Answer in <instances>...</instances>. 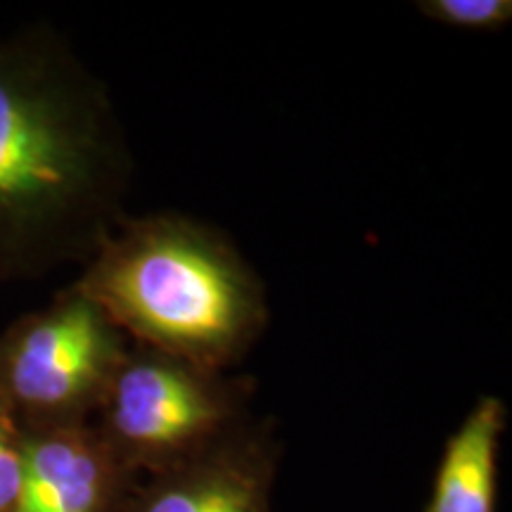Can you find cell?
<instances>
[{"label": "cell", "instance_id": "6da1fadb", "mask_svg": "<svg viewBox=\"0 0 512 512\" xmlns=\"http://www.w3.org/2000/svg\"><path fill=\"white\" fill-rule=\"evenodd\" d=\"M131 171L107 88L60 36L0 41V280L86 264L126 219Z\"/></svg>", "mask_w": 512, "mask_h": 512}, {"label": "cell", "instance_id": "7a4b0ae2", "mask_svg": "<svg viewBox=\"0 0 512 512\" xmlns=\"http://www.w3.org/2000/svg\"><path fill=\"white\" fill-rule=\"evenodd\" d=\"M128 342L226 373L268 325L266 290L221 230L183 214L126 219L72 283Z\"/></svg>", "mask_w": 512, "mask_h": 512}, {"label": "cell", "instance_id": "3957f363", "mask_svg": "<svg viewBox=\"0 0 512 512\" xmlns=\"http://www.w3.org/2000/svg\"><path fill=\"white\" fill-rule=\"evenodd\" d=\"M254 384L131 344L93 427L133 475L200 456L254 418Z\"/></svg>", "mask_w": 512, "mask_h": 512}, {"label": "cell", "instance_id": "277c9868", "mask_svg": "<svg viewBox=\"0 0 512 512\" xmlns=\"http://www.w3.org/2000/svg\"><path fill=\"white\" fill-rule=\"evenodd\" d=\"M128 347L112 318L69 285L0 335V403L24 432L91 422Z\"/></svg>", "mask_w": 512, "mask_h": 512}, {"label": "cell", "instance_id": "5b68a950", "mask_svg": "<svg viewBox=\"0 0 512 512\" xmlns=\"http://www.w3.org/2000/svg\"><path fill=\"white\" fill-rule=\"evenodd\" d=\"M280 444L252 418L200 456L140 477L119 512H273Z\"/></svg>", "mask_w": 512, "mask_h": 512}, {"label": "cell", "instance_id": "8992f818", "mask_svg": "<svg viewBox=\"0 0 512 512\" xmlns=\"http://www.w3.org/2000/svg\"><path fill=\"white\" fill-rule=\"evenodd\" d=\"M138 479L93 422L29 430L15 512H119Z\"/></svg>", "mask_w": 512, "mask_h": 512}, {"label": "cell", "instance_id": "52a82bcc", "mask_svg": "<svg viewBox=\"0 0 512 512\" xmlns=\"http://www.w3.org/2000/svg\"><path fill=\"white\" fill-rule=\"evenodd\" d=\"M508 411L496 396H482L446 441L425 512H494L498 451Z\"/></svg>", "mask_w": 512, "mask_h": 512}, {"label": "cell", "instance_id": "ba28073f", "mask_svg": "<svg viewBox=\"0 0 512 512\" xmlns=\"http://www.w3.org/2000/svg\"><path fill=\"white\" fill-rule=\"evenodd\" d=\"M418 8L432 22L467 31H498L512 19L510 0H422Z\"/></svg>", "mask_w": 512, "mask_h": 512}, {"label": "cell", "instance_id": "9c48e42d", "mask_svg": "<svg viewBox=\"0 0 512 512\" xmlns=\"http://www.w3.org/2000/svg\"><path fill=\"white\" fill-rule=\"evenodd\" d=\"M24 475V430L0 403V512H15Z\"/></svg>", "mask_w": 512, "mask_h": 512}]
</instances>
